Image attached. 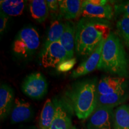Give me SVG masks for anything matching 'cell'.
Returning a JSON list of instances; mask_svg holds the SVG:
<instances>
[{"label":"cell","mask_w":129,"mask_h":129,"mask_svg":"<svg viewBox=\"0 0 129 129\" xmlns=\"http://www.w3.org/2000/svg\"><path fill=\"white\" fill-rule=\"evenodd\" d=\"M108 21L82 17L76 26L75 51L78 55H90L111 33Z\"/></svg>","instance_id":"1"},{"label":"cell","mask_w":129,"mask_h":129,"mask_svg":"<svg viewBox=\"0 0 129 129\" xmlns=\"http://www.w3.org/2000/svg\"><path fill=\"white\" fill-rule=\"evenodd\" d=\"M98 69L118 77L128 76V56L120 37L114 32L105 41Z\"/></svg>","instance_id":"2"},{"label":"cell","mask_w":129,"mask_h":129,"mask_svg":"<svg viewBox=\"0 0 129 129\" xmlns=\"http://www.w3.org/2000/svg\"><path fill=\"white\" fill-rule=\"evenodd\" d=\"M96 79L85 80L78 82L68 93L71 105L75 115L80 120H85L96 108Z\"/></svg>","instance_id":"3"},{"label":"cell","mask_w":129,"mask_h":129,"mask_svg":"<svg viewBox=\"0 0 129 129\" xmlns=\"http://www.w3.org/2000/svg\"><path fill=\"white\" fill-rule=\"evenodd\" d=\"M40 44L39 34L32 26L22 29L16 36L13 44V51L16 55L27 57L38 49Z\"/></svg>","instance_id":"4"},{"label":"cell","mask_w":129,"mask_h":129,"mask_svg":"<svg viewBox=\"0 0 129 129\" xmlns=\"http://www.w3.org/2000/svg\"><path fill=\"white\" fill-rule=\"evenodd\" d=\"M114 14V7L108 1H84L81 12V16L83 17L108 21L112 19Z\"/></svg>","instance_id":"5"},{"label":"cell","mask_w":129,"mask_h":129,"mask_svg":"<svg viewBox=\"0 0 129 129\" xmlns=\"http://www.w3.org/2000/svg\"><path fill=\"white\" fill-rule=\"evenodd\" d=\"M47 88L46 79L43 74L38 72L29 74L22 84V91L32 99L43 98L46 94Z\"/></svg>","instance_id":"6"},{"label":"cell","mask_w":129,"mask_h":129,"mask_svg":"<svg viewBox=\"0 0 129 129\" xmlns=\"http://www.w3.org/2000/svg\"><path fill=\"white\" fill-rule=\"evenodd\" d=\"M68 60L67 51L60 41L51 44L44 50L41 57V65L44 68H54Z\"/></svg>","instance_id":"7"},{"label":"cell","mask_w":129,"mask_h":129,"mask_svg":"<svg viewBox=\"0 0 129 129\" xmlns=\"http://www.w3.org/2000/svg\"><path fill=\"white\" fill-rule=\"evenodd\" d=\"M113 108H97L89 117L87 129H113Z\"/></svg>","instance_id":"8"},{"label":"cell","mask_w":129,"mask_h":129,"mask_svg":"<svg viewBox=\"0 0 129 129\" xmlns=\"http://www.w3.org/2000/svg\"><path fill=\"white\" fill-rule=\"evenodd\" d=\"M127 81L123 77H104L97 84V96L126 90Z\"/></svg>","instance_id":"9"},{"label":"cell","mask_w":129,"mask_h":129,"mask_svg":"<svg viewBox=\"0 0 129 129\" xmlns=\"http://www.w3.org/2000/svg\"><path fill=\"white\" fill-rule=\"evenodd\" d=\"M34 115L32 105L21 98H16L10 113L12 124H17L31 120Z\"/></svg>","instance_id":"10"},{"label":"cell","mask_w":129,"mask_h":129,"mask_svg":"<svg viewBox=\"0 0 129 129\" xmlns=\"http://www.w3.org/2000/svg\"><path fill=\"white\" fill-rule=\"evenodd\" d=\"M105 41H102L98 46L96 50L89 56L86 60L81 63L75 70L72 72V78H78L90 73L96 69H98L101 60L102 51Z\"/></svg>","instance_id":"11"},{"label":"cell","mask_w":129,"mask_h":129,"mask_svg":"<svg viewBox=\"0 0 129 129\" xmlns=\"http://www.w3.org/2000/svg\"><path fill=\"white\" fill-rule=\"evenodd\" d=\"M14 101L13 88L9 85L1 84L0 87V118L1 121L4 120L10 115Z\"/></svg>","instance_id":"12"},{"label":"cell","mask_w":129,"mask_h":129,"mask_svg":"<svg viewBox=\"0 0 129 129\" xmlns=\"http://www.w3.org/2000/svg\"><path fill=\"white\" fill-rule=\"evenodd\" d=\"M84 1L60 0L59 1V12L64 19L73 20L81 16Z\"/></svg>","instance_id":"13"},{"label":"cell","mask_w":129,"mask_h":129,"mask_svg":"<svg viewBox=\"0 0 129 129\" xmlns=\"http://www.w3.org/2000/svg\"><path fill=\"white\" fill-rule=\"evenodd\" d=\"M56 114L49 129H72L71 118L66 106L61 102L56 101Z\"/></svg>","instance_id":"14"},{"label":"cell","mask_w":129,"mask_h":129,"mask_svg":"<svg viewBox=\"0 0 129 129\" xmlns=\"http://www.w3.org/2000/svg\"><path fill=\"white\" fill-rule=\"evenodd\" d=\"M128 94L126 90L97 96V108H114L122 104L126 101Z\"/></svg>","instance_id":"15"},{"label":"cell","mask_w":129,"mask_h":129,"mask_svg":"<svg viewBox=\"0 0 129 129\" xmlns=\"http://www.w3.org/2000/svg\"><path fill=\"white\" fill-rule=\"evenodd\" d=\"M66 26L61 37L60 43L67 51L68 60L74 57V48L75 49V34L76 26L73 22H65Z\"/></svg>","instance_id":"16"},{"label":"cell","mask_w":129,"mask_h":129,"mask_svg":"<svg viewBox=\"0 0 129 129\" xmlns=\"http://www.w3.org/2000/svg\"><path fill=\"white\" fill-rule=\"evenodd\" d=\"M29 9L32 17L38 23L44 22L49 13L47 3L44 0L30 1Z\"/></svg>","instance_id":"17"},{"label":"cell","mask_w":129,"mask_h":129,"mask_svg":"<svg viewBox=\"0 0 129 129\" xmlns=\"http://www.w3.org/2000/svg\"><path fill=\"white\" fill-rule=\"evenodd\" d=\"M56 105L48 99L42 109L39 120V129H49L56 114Z\"/></svg>","instance_id":"18"},{"label":"cell","mask_w":129,"mask_h":129,"mask_svg":"<svg viewBox=\"0 0 129 129\" xmlns=\"http://www.w3.org/2000/svg\"><path fill=\"white\" fill-rule=\"evenodd\" d=\"M113 129H129V106L121 105L114 111Z\"/></svg>","instance_id":"19"},{"label":"cell","mask_w":129,"mask_h":129,"mask_svg":"<svg viewBox=\"0 0 129 129\" xmlns=\"http://www.w3.org/2000/svg\"><path fill=\"white\" fill-rule=\"evenodd\" d=\"M26 1L23 0H1V11L9 16H19L23 13Z\"/></svg>","instance_id":"20"},{"label":"cell","mask_w":129,"mask_h":129,"mask_svg":"<svg viewBox=\"0 0 129 129\" xmlns=\"http://www.w3.org/2000/svg\"><path fill=\"white\" fill-rule=\"evenodd\" d=\"M65 23H63L59 20L53 21L48 29L47 36L44 44V50L47 48L52 43L60 41L61 37L65 28Z\"/></svg>","instance_id":"21"},{"label":"cell","mask_w":129,"mask_h":129,"mask_svg":"<svg viewBox=\"0 0 129 129\" xmlns=\"http://www.w3.org/2000/svg\"><path fill=\"white\" fill-rule=\"evenodd\" d=\"M117 29L124 43L129 48V16H123L120 17L117 22Z\"/></svg>","instance_id":"22"},{"label":"cell","mask_w":129,"mask_h":129,"mask_svg":"<svg viewBox=\"0 0 129 129\" xmlns=\"http://www.w3.org/2000/svg\"><path fill=\"white\" fill-rule=\"evenodd\" d=\"M114 7L116 14L121 16H129V1L116 3Z\"/></svg>","instance_id":"23"},{"label":"cell","mask_w":129,"mask_h":129,"mask_svg":"<svg viewBox=\"0 0 129 129\" xmlns=\"http://www.w3.org/2000/svg\"><path fill=\"white\" fill-rule=\"evenodd\" d=\"M9 20V16L1 11V13H0V33L1 35L4 33L5 30L7 28Z\"/></svg>","instance_id":"24"},{"label":"cell","mask_w":129,"mask_h":129,"mask_svg":"<svg viewBox=\"0 0 129 129\" xmlns=\"http://www.w3.org/2000/svg\"><path fill=\"white\" fill-rule=\"evenodd\" d=\"M49 11L53 13L59 12V1L56 0H48L46 1Z\"/></svg>","instance_id":"25"},{"label":"cell","mask_w":129,"mask_h":129,"mask_svg":"<svg viewBox=\"0 0 129 129\" xmlns=\"http://www.w3.org/2000/svg\"><path fill=\"white\" fill-rule=\"evenodd\" d=\"M72 129H77V128H76V127H74V126H73V127H72Z\"/></svg>","instance_id":"26"}]
</instances>
